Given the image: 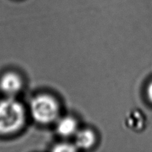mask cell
<instances>
[{
	"label": "cell",
	"mask_w": 152,
	"mask_h": 152,
	"mask_svg": "<svg viewBox=\"0 0 152 152\" xmlns=\"http://www.w3.org/2000/svg\"><path fill=\"white\" fill-rule=\"evenodd\" d=\"M25 122V111L12 96L0 101V134H9L19 131Z\"/></svg>",
	"instance_id": "obj_1"
},
{
	"label": "cell",
	"mask_w": 152,
	"mask_h": 152,
	"mask_svg": "<svg viewBox=\"0 0 152 152\" xmlns=\"http://www.w3.org/2000/svg\"><path fill=\"white\" fill-rule=\"evenodd\" d=\"M31 111L36 121L41 124H48L58 118L59 107L57 101L51 96L41 94L32 100Z\"/></svg>",
	"instance_id": "obj_2"
},
{
	"label": "cell",
	"mask_w": 152,
	"mask_h": 152,
	"mask_svg": "<svg viewBox=\"0 0 152 152\" xmlns=\"http://www.w3.org/2000/svg\"><path fill=\"white\" fill-rule=\"evenodd\" d=\"M22 82L15 73H7L0 80V88L8 96H13L21 90Z\"/></svg>",
	"instance_id": "obj_3"
},
{
	"label": "cell",
	"mask_w": 152,
	"mask_h": 152,
	"mask_svg": "<svg viewBox=\"0 0 152 152\" xmlns=\"http://www.w3.org/2000/svg\"><path fill=\"white\" fill-rule=\"evenodd\" d=\"M56 130L62 137L73 136L77 132V121L73 117H63L58 121Z\"/></svg>",
	"instance_id": "obj_4"
},
{
	"label": "cell",
	"mask_w": 152,
	"mask_h": 152,
	"mask_svg": "<svg viewBox=\"0 0 152 152\" xmlns=\"http://www.w3.org/2000/svg\"><path fill=\"white\" fill-rule=\"evenodd\" d=\"M75 144L76 146L81 149H88L94 145L95 142V135L92 131L84 129L76 133Z\"/></svg>",
	"instance_id": "obj_5"
},
{
	"label": "cell",
	"mask_w": 152,
	"mask_h": 152,
	"mask_svg": "<svg viewBox=\"0 0 152 152\" xmlns=\"http://www.w3.org/2000/svg\"><path fill=\"white\" fill-rule=\"evenodd\" d=\"M52 152H77V148L71 144L61 143L56 145Z\"/></svg>",
	"instance_id": "obj_6"
},
{
	"label": "cell",
	"mask_w": 152,
	"mask_h": 152,
	"mask_svg": "<svg viewBox=\"0 0 152 152\" xmlns=\"http://www.w3.org/2000/svg\"><path fill=\"white\" fill-rule=\"evenodd\" d=\"M147 95L149 100L152 102V82L148 85V88H147Z\"/></svg>",
	"instance_id": "obj_7"
}]
</instances>
